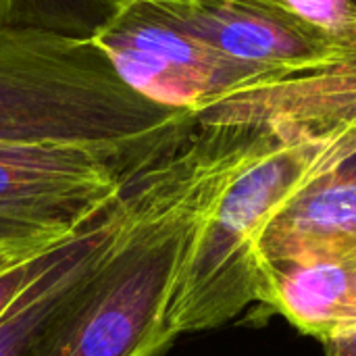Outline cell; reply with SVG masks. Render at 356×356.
I'll list each match as a JSON object with an SVG mask.
<instances>
[{
	"mask_svg": "<svg viewBox=\"0 0 356 356\" xmlns=\"http://www.w3.org/2000/svg\"><path fill=\"white\" fill-rule=\"evenodd\" d=\"M92 42L134 92L194 119L223 94L263 77L175 27L144 0H125Z\"/></svg>",
	"mask_w": 356,
	"mask_h": 356,
	"instance_id": "5",
	"label": "cell"
},
{
	"mask_svg": "<svg viewBox=\"0 0 356 356\" xmlns=\"http://www.w3.org/2000/svg\"><path fill=\"white\" fill-rule=\"evenodd\" d=\"M323 356H356V330L327 340L323 344Z\"/></svg>",
	"mask_w": 356,
	"mask_h": 356,
	"instance_id": "12",
	"label": "cell"
},
{
	"mask_svg": "<svg viewBox=\"0 0 356 356\" xmlns=\"http://www.w3.org/2000/svg\"><path fill=\"white\" fill-rule=\"evenodd\" d=\"M136 173L83 146L0 140V246L46 250L65 244Z\"/></svg>",
	"mask_w": 356,
	"mask_h": 356,
	"instance_id": "4",
	"label": "cell"
},
{
	"mask_svg": "<svg viewBox=\"0 0 356 356\" xmlns=\"http://www.w3.org/2000/svg\"><path fill=\"white\" fill-rule=\"evenodd\" d=\"M123 204L125 190L98 211L60 248L56 259L19 294V298L13 300L0 317V356H33L40 330L67 292L98 259L121 221Z\"/></svg>",
	"mask_w": 356,
	"mask_h": 356,
	"instance_id": "9",
	"label": "cell"
},
{
	"mask_svg": "<svg viewBox=\"0 0 356 356\" xmlns=\"http://www.w3.org/2000/svg\"><path fill=\"white\" fill-rule=\"evenodd\" d=\"M194 125L134 92L92 40L0 25V140L83 146L140 171Z\"/></svg>",
	"mask_w": 356,
	"mask_h": 356,
	"instance_id": "3",
	"label": "cell"
},
{
	"mask_svg": "<svg viewBox=\"0 0 356 356\" xmlns=\"http://www.w3.org/2000/svg\"><path fill=\"white\" fill-rule=\"evenodd\" d=\"M250 125L254 134L240 163L190 242L169 313L175 338L221 327L259 302L267 227L309 184L356 154V125Z\"/></svg>",
	"mask_w": 356,
	"mask_h": 356,
	"instance_id": "2",
	"label": "cell"
},
{
	"mask_svg": "<svg viewBox=\"0 0 356 356\" xmlns=\"http://www.w3.org/2000/svg\"><path fill=\"white\" fill-rule=\"evenodd\" d=\"M254 125L196 121L125 188L121 221L35 338L33 356H159L196 227L240 163Z\"/></svg>",
	"mask_w": 356,
	"mask_h": 356,
	"instance_id": "1",
	"label": "cell"
},
{
	"mask_svg": "<svg viewBox=\"0 0 356 356\" xmlns=\"http://www.w3.org/2000/svg\"><path fill=\"white\" fill-rule=\"evenodd\" d=\"M144 2L223 56L259 71L261 79L311 69L338 52V42L259 0Z\"/></svg>",
	"mask_w": 356,
	"mask_h": 356,
	"instance_id": "6",
	"label": "cell"
},
{
	"mask_svg": "<svg viewBox=\"0 0 356 356\" xmlns=\"http://www.w3.org/2000/svg\"><path fill=\"white\" fill-rule=\"evenodd\" d=\"M259 305L321 344L356 330V244L265 267Z\"/></svg>",
	"mask_w": 356,
	"mask_h": 356,
	"instance_id": "7",
	"label": "cell"
},
{
	"mask_svg": "<svg viewBox=\"0 0 356 356\" xmlns=\"http://www.w3.org/2000/svg\"><path fill=\"white\" fill-rule=\"evenodd\" d=\"M356 244V154L309 184L267 227L263 271ZM263 282V280H261Z\"/></svg>",
	"mask_w": 356,
	"mask_h": 356,
	"instance_id": "8",
	"label": "cell"
},
{
	"mask_svg": "<svg viewBox=\"0 0 356 356\" xmlns=\"http://www.w3.org/2000/svg\"><path fill=\"white\" fill-rule=\"evenodd\" d=\"M65 244L46 250L0 246V317L13 300H17L19 294L56 259Z\"/></svg>",
	"mask_w": 356,
	"mask_h": 356,
	"instance_id": "11",
	"label": "cell"
},
{
	"mask_svg": "<svg viewBox=\"0 0 356 356\" xmlns=\"http://www.w3.org/2000/svg\"><path fill=\"white\" fill-rule=\"evenodd\" d=\"M125 0H0V25L94 40Z\"/></svg>",
	"mask_w": 356,
	"mask_h": 356,
	"instance_id": "10",
	"label": "cell"
}]
</instances>
